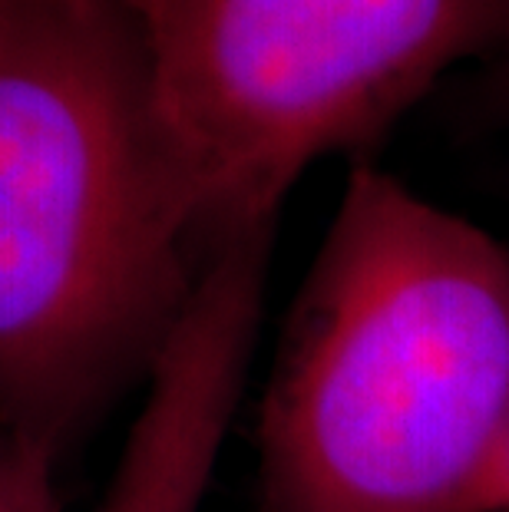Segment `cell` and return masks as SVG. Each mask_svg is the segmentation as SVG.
Segmentation results:
<instances>
[{
	"instance_id": "6da1fadb",
	"label": "cell",
	"mask_w": 509,
	"mask_h": 512,
	"mask_svg": "<svg viewBox=\"0 0 509 512\" xmlns=\"http://www.w3.org/2000/svg\"><path fill=\"white\" fill-rule=\"evenodd\" d=\"M205 252L119 0H0V430L57 460L146 377Z\"/></svg>"
},
{
	"instance_id": "7a4b0ae2",
	"label": "cell",
	"mask_w": 509,
	"mask_h": 512,
	"mask_svg": "<svg viewBox=\"0 0 509 512\" xmlns=\"http://www.w3.org/2000/svg\"><path fill=\"white\" fill-rule=\"evenodd\" d=\"M509 417V245L357 162L258 407L262 512H476Z\"/></svg>"
},
{
	"instance_id": "3957f363",
	"label": "cell",
	"mask_w": 509,
	"mask_h": 512,
	"mask_svg": "<svg viewBox=\"0 0 509 512\" xmlns=\"http://www.w3.org/2000/svg\"><path fill=\"white\" fill-rule=\"evenodd\" d=\"M202 252L275 228L324 156L381 139L450 67L509 50V0H119Z\"/></svg>"
},
{
	"instance_id": "277c9868",
	"label": "cell",
	"mask_w": 509,
	"mask_h": 512,
	"mask_svg": "<svg viewBox=\"0 0 509 512\" xmlns=\"http://www.w3.org/2000/svg\"><path fill=\"white\" fill-rule=\"evenodd\" d=\"M275 228L205 252L93 512H202L265 318Z\"/></svg>"
},
{
	"instance_id": "5b68a950",
	"label": "cell",
	"mask_w": 509,
	"mask_h": 512,
	"mask_svg": "<svg viewBox=\"0 0 509 512\" xmlns=\"http://www.w3.org/2000/svg\"><path fill=\"white\" fill-rule=\"evenodd\" d=\"M53 456L0 430V512H63Z\"/></svg>"
},
{
	"instance_id": "8992f818",
	"label": "cell",
	"mask_w": 509,
	"mask_h": 512,
	"mask_svg": "<svg viewBox=\"0 0 509 512\" xmlns=\"http://www.w3.org/2000/svg\"><path fill=\"white\" fill-rule=\"evenodd\" d=\"M496 60L500 63H496V67L490 70V76H486L483 96H486V103H490L493 113L509 116V50H503Z\"/></svg>"
}]
</instances>
